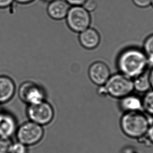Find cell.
Returning <instances> with one entry per match:
<instances>
[{
	"instance_id": "18",
	"label": "cell",
	"mask_w": 153,
	"mask_h": 153,
	"mask_svg": "<svg viewBox=\"0 0 153 153\" xmlns=\"http://www.w3.org/2000/svg\"><path fill=\"white\" fill-rule=\"evenodd\" d=\"M97 0H86L82 5V7L89 13L95 11L97 8Z\"/></svg>"
},
{
	"instance_id": "21",
	"label": "cell",
	"mask_w": 153,
	"mask_h": 153,
	"mask_svg": "<svg viewBox=\"0 0 153 153\" xmlns=\"http://www.w3.org/2000/svg\"><path fill=\"white\" fill-rule=\"evenodd\" d=\"M70 6H82L86 0H66Z\"/></svg>"
},
{
	"instance_id": "7",
	"label": "cell",
	"mask_w": 153,
	"mask_h": 153,
	"mask_svg": "<svg viewBox=\"0 0 153 153\" xmlns=\"http://www.w3.org/2000/svg\"><path fill=\"white\" fill-rule=\"evenodd\" d=\"M19 96L22 101L29 104L44 101L45 94L42 88L31 81L22 83L19 90Z\"/></svg>"
},
{
	"instance_id": "19",
	"label": "cell",
	"mask_w": 153,
	"mask_h": 153,
	"mask_svg": "<svg viewBox=\"0 0 153 153\" xmlns=\"http://www.w3.org/2000/svg\"><path fill=\"white\" fill-rule=\"evenodd\" d=\"M134 4L140 8H145L151 5L152 0H132Z\"/></svg>"
},
{
	"instance_id": "15",
	"label": "cell",
	"mask_w": 153,
	"mask_h": 153,
	"mask_svg": "<svg viewBox=\"0 0 153 153\" xmlns=\"http://www.w3.org/2000/svg\"><path fill=\"white\" fill-rule=\"evenodd\" d=\"M142 99L143 110L153 117V89L145 94Z\"/></svg>"
},
{
	"instance_id": "2",
	"label": "cell",
	"mask_w": 153,
	"mask_h": 153,
	"mask_svg": "<svg viewBox=\"0 0 153 153\" xmlns=\"http://www.w3.org/2000/svg\"><path fill=\"white\" fill-rule=\"evenodd\" d=\"M150 124V119L142 111L124 113L120 120L122 131L133 139L144 138Z\"/></svg>"
},
{
	"instance_id": "17",
	"label": "cell",
	"mask_w": 153,
	"mask_h": 153,
	"mask_svg": "<svg viewBox=\"0 0 153 153\" xmlns=\"http://www.w3.org/2000/svg\"><path fill=\"white\" fill-rule=\"evenodd\" d=\"M13 143L11 139L0 137V153H10Z\"/></svg>"
},
{
	"instance_id": "3",
	"label": "cell",
	"mask_w": 153,
	"mask_h": 153,
	"mask_svg": "<svg viewBox=\"0 0 153 153\" xmlns=\"http://www.w3.org/2000/svg\"><path fill=\"white\" fill-rule=\"evenodd\" d=\"M103 87L106 95L118 99L132 94L134 91L133 79L121 73L111 76Z\"/></svg>"
},
{
	"instance_id": "4",
	"label": "cell",
	"mask_w": 153,
	"mask_h": 153,
	"mask_svg": "<svg viewBox=\"0 0 153 153\" xmlns=\"http://www.w3.org/2000/svg\"><path fill=\"white\" fill-rule=\"evenodd\" d=\"M65 19L70 30L79 33L90 27L91 22L90 13L82 6L70 7Z\"/></svg>"
},
{
	"instance_id": "9",
	"label": "cell",
	"mask_w": 153,
	"mask_h": 153,
	"mask_svg": "<svg viewBox=\"0 0 153 153\" xmlns=\"http://www.w3.org/2000/svg\"><path fill=\"white\" fill-rule=\"evenodd\" d=\"M70 7L66 0H52L47 7V13L52 19L62 20L66 18Z\"/></svg>"
},
{
	"instance_id": "5",
	"label": "cell",
	"mask_w": 153,
	"mask_h": 153,
	"mask_svg": "<svg viewBox=\"0 0 153 153\" xmlns=\"http://www.w3.org/2000/svg\"><path fill=\"white\" fill-rule=\"evenodd\" d=\"M27 114L30 121L41 126L50 123L55 115L53 108L45 101L29 105Z\"/></svg>"
},
{
	"instance_id": "20",
	"label": "cell",
	"mask_w": 153,
	"mask_h": 153,
	"mask_svg": "<svg viewBox=\"0 0 153 153\" xmlns=\"http://www.w3.org/2000/svg\"><path fill=\"white\" fill-rule=\"evenodd\" d=\"M145 137L149 143L153 145V123L150 124Z\"/></svg>"
},
{
	"instance_id": "26",
	"label": "cell",
	"mask_w": 153,
	"mask_h": 153,
	"mask_svg": "<svg viewBox=\"0 0 153 153\" xmlns=\"http://www.w3.org/2000/svg\"><path fill=\"white\" fill-rule=\"evenodd\" d=\"M151 5H152V7H153V0H152V2H151Z\"/></svg>"
},
{
	"instance_id": "11",
	"label": "cell",
	"mask_w": 153,
	"mask_h": 153,
	"mask_svg": "<svg viewBox=\"0 0 153 153\" xmlns=\"http://www.w3.org/2000/svg\"><path fill=\"white\" fill-rule=\"evenodd\" d=\"M119 107L124 113L142 112V99L132 93L119 99Z\"/></svg>"
},
{
	"instance_id": "24",
	"label": "cell",
	"mask_w": 153,
	"mask_h": 153,
	"mask_svg": "<svg viewBox=\"0 0 153 153\" xmlns=\"http://www.w3.org/2000/svg\"><path fill=\"white\" fill-rule=\"evenodd\" d=\"M14 1L19 4H28L32 2L35 0H14Z\"/></svg>"
},
{
	"instance_id": "27",
	"label": "cell",
	"mask_w": 153,
	"mask_h": 153,
	"mask_svg": "<svg viewBox=\"0 0 153 153\" xmlns=\"http://www.w3.org/2000/svg\"><path fill=\"white\" fill-rule=\"evenodd\" d=\"M51 1H52V0H51Z\"/></svg>"
},
{
	"instance_id": "22",
	"label": "cell",
	"mask_w": 153,
	"mask_h": 153,
	"mask_svg": "<svg viewBox=\"0 0 153 153\" xmlns=\"http://www.w3.org/2000/svg\"><path fill=\"white\" fill-rule=\"evenodd\" d=\"M14 0H0V9H4L10 7Z\"/></svg>"
},
{
	"instance_id": "12",
	"label": "cell",
	"mask_w": 153,
	"mask_h": 153,
	"mask_svg": "<svg viewBox=\"0 0 153 153\" xmlns=\"http://www.w3.org/2000/svg\"><path fill=\"white\" fill-rule=\"evenodd\" d=\"M15 92V85L13 80L6 76H0V103L8 102Z\"/></svg>"
},
{
	"instance_id": "14",
	"label": "cell",
	"mask_w": 153,
	"mask_h": 153,
	"mask_svg": "<svg viewBox=\"0 0 153 153\" xmlns=\"http://www.w3.org/2000/svg\"><path fill=\"white\" fill-rule=\"evenodd\" d=\"M134 90L141 94H145L152 88L149 74L146 72L136 76L133 80Z\"/></svg>"
},
{
	"instance_id": "1",
	"label": "cell",
	"mask_w": 153,
	"mask_h": 153,
	"mask_svg": "<svg viewBox=\"0 0 153 153\" xmlns=\"http://www.w3.org/2000/svg\"><path fill=\"white\" fill-rule=\"evenodd\" d=\"M120 73L130 79H133L146 72L147 57L142 49L130 47L120 53L117 61Z\"/></svg>"
},
{
	"instance_id": "8",
	"label": "cell",
	"mask_w": 153,
	"mask_h": 153,
	"mask_svg": "<svg viewBox=\"0 0 153 153\" xmlns=\"http://www.w3.org/2000/svg\"><path fill=\"white\" fill-rule=\"evenodd\" d=\"M88 75L91 81L99 87L104 85L110 77V70L102 62H94L90 66Z\"/></svg>"
},
{
	"instance_id": "13",
	"label": "cell",
	"mask_w": 153,
	"mask_h": 153,
	"mask_svg": "<svg viewBox=\"0 0 153 153\" xmlns=\"http://www.w3.org/2000/svg\"><path fill=\"white\" fill-rule=\"evenodd\" d=\"M16 131V122L9 114H0V137L10 138Z\"/></svg>"
},
{
	"instance_id": "10",
	"label": "cell",
	"mask_w": 153,
	"mask_h": 153,
	"mask_svg": "<svg viewBox=\"0 0 153 153\" xmlns=\"http://www.w3.org/2000/svg\"><path fill=\"white\" fill-rule=\"evenodd\" d=\"M79 41L85 49L91 50L98 47L101 41L99 32L93 28L89 27L80 33Z\"/></svg>"
},
{
	"instance_id": "25",
	"label": "cell",
	"mask_w": 153,
	"mask_h": 153,
	"mask_svg": "<svg viewBox=\"0 0 153 153\" xmlns=\"http://www.w3.org/2000/svg\"><path fill=\"white\" fill-rule=\"evenodd\" d=\"M149 78L151 82V87L153 89V67L151 69V71L149 73Z\"/></svg>"
},
{
	"instance_id": "16",
	"label": "cell",
	"mask_w": 153,
	"mask_h": 153,
	"mask_svg": "<svg viewBox=\"0 0 153 153\" xmlns=\"http://www.w3.org/2000/svg\"><path fill=\"white\" fill-rule=\"evenodd\" d=\"M143 51L147 57L153 58V34L147 37L145 39Z\"/></svg>"
},
{
	"instance_id": "23",
	"label": "cell",
	"mask_w": 153,
	"mask_h": 153,
	"mask_svg": "<svg viewBox=\"0 0 153 153\" xmlns=\"http://www.w3.org/2000/svg\"><path fill=\"white\" fill-rule=\"evenodd\" d=\"M122 153H138L137 151L132 147H126L123 149Z\"/></svg>"
},
{
	"instance_id": "6",
	"label": "cell",
	"mask_w": 153,
	"mask_h": 153,
	"mask_svg": "<svg viewBox=\"0 0 153 153\" xmlns=\"http://www.w3.org/2000/svg\"><path fill=\"white\" fill-rule=\"evenodd\" d=\"M44 130L42 126L30 121L23 124L16 132L19 142L31 146L38 143L43 138Z\"/></svg>"
}]
</instances>
